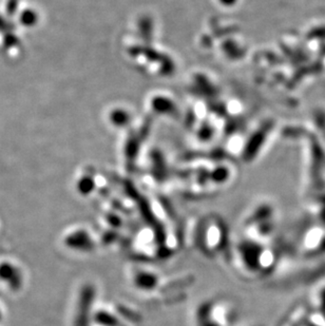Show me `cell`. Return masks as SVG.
Listing matches in <instances>:
<instances>
[]
</instances>
